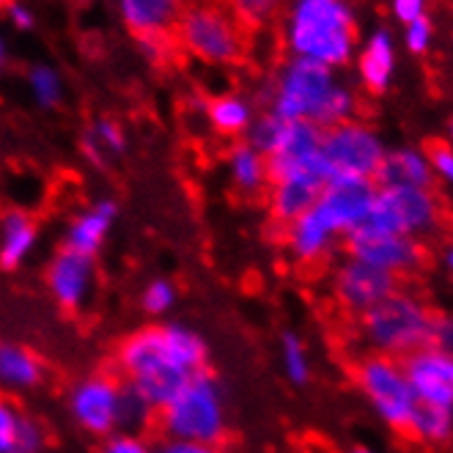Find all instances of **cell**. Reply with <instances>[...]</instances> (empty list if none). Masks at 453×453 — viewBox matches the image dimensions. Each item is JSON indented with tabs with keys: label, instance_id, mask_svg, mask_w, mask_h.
Segmentation results:
<instances>
[{
	"label": "cell",
	"instance_id": "cell-41",
	"mask_svg": "<svg viewBox=\"0 0 453 453\" xmlns=\"http://www.w3.org/2000/svg\"><path fill=\"white\" fill-rule=\"evenodd\" d=\"M6 17L17 31H31L36 25V14L31 6H25L22 0H9L6 4Z\"/></svg>",
	"mask_w": 453,
	"mask_h": 453
},
{
	"label": "cell",
	"instance_id": "cell-4",
	"mask_svg": "<svg viewBox=\"0 0 453 453\" xmlns=\"http://www.w3.org/2000/svg\"><path fill=\"white\" fill-rule=\"evenodd\" d=\"M434 316L437 313L418 295L398 288L360 316V335L374 355L404 360L420 346H429Z\"/></svg>",
	"mask_w": 453,
	"mask_h": 453
},
{
	"label": "cell",
	"instance_id": "cell-34",
	"mask_svg": "<svg viewBox=\"0 0 453 453\" xmlns=\"http://www.w3.org/2000/svg\"><path fill=\"white\" fill-rule=\"evenodd\" d=\"M286 0H228V12L242 25H261L270 22Z\"/></svg>",
	"mask_w": 453,
	"mask_h": 453
},
{
	"label": "cell",
	"instance_id": "cell-37",
	"mask_svg": "<svg viewBox=\"0 0 453 453\" xmlns=\"http://www.w3.org/2000/svg\"><path fill=\"white\" fill-rule=\"evenodd\" d=\"M426 159H429V168L434 181L450 184L453 181V149L448 141H437L432 143V149L426 151Z\"/></svg>",
	"mask_w": 453,
	"mask_h": 453
},
{
	"label": "cell",
	"instance_id": "cell-29",
	"mask_svg": "<svg viewBox=\"0 0 453 453\" xmlns=\"http://www.w3.org/2000/svg\"><path fill=\"white\" fill-rule=\"evenodd\" d=\"M410 434H415L420 442L429 445H442L453 434V412L450 410H437V407H420L415 410L410 420Z\"/></svg>",
	"mask_w": 453,
	"mask_h": 453
},
{
	"label": "cell",
	"instance_id": "cell-23",
	"mask_svg": "<svg viewBox=\"0 0 453 453\" xmlns=\"http://www.w3.org/2000/svg\"><path fill=\"white\" fill-rule=\"evenodd\" d=\"M42 374L44 368L31 349H25L22 343L0 341V390L9 393L34 390L42 382Z\"/></svg>",
	"mask_w": 453,
	"mask_h": 453
},
{
	"label": "cell",
	"instance_id": "cell-44",
	"mask_svg": "<svg viewBox=\"0 0 453 453\" xmlns=\"http://www.w3.org/2000/svg\"><path fill=\"white\" fill-rule=\"evenodd\" d=\"M138 44H141V52H143V56L154 61V58L163 56V50H165V36H141Z\"/></svg>",
	"mask_w": 453,
	"mask_h": 453
},
{
	"label": "cell",
	"instance_id": "cell-2",
	"mask_svg": "<svg viewBox=\"0 0 453 453\" xmlns=\"http://www.w3.org/2000/svg\"><path fill=\"white\" fill-rule=\"evenodd\" d=\"M280 42L288 58L341 72L352 66L360 47L357 9L352 0H286Z\"/></svg>",
	"mask_w": 453,
	"mask_h": 453
},
{
	"label": "cell",
	"instance_id": "cell-25",
	"mask_svg": "<svg viewBox=\"0 0 453 453\" xmlns=\"http://www.w3.org/2000/svg\"><path fill=\"white\" fill-rule=\"evenodd\" d=\"M228 176H231V184L245 196H256L261 190L270 188V173H266V157L258 154L253 146H248L245 141L236 143L231 151H228Z\"/></svg>",
	"mask_w": 453,
	"mask_h": 453
},
{
	"label": "cell",
	"instance_id": "cell-28",
	"mask_svg": "<svg viewBox=\"0 0 453 453\" xmlns=\"http://www.w3.org/2000/svg\"><path fill=\"white\" fill-rule=\"evenodd\" d=\"M157 410L129 382L119 385V410H116V434H135L146 432L154 423Z\"/></svg>",
	"mask_w": 453,
	"mask_h": 453
},
{
	"label": "cell",
	"instance_id": "cell-13",
	"mask_svg": "<svg viewBox=\"0 0 453 453\" xmlns=\"http://www.w3.org/2000/svg\"><path fill=\"white\" fill-rule=\"evenodd\" d=\"M404 377L420 407L453 412V355L437 346H420L402 360Z\"/></svg>",
	"mask_w": 453,
	"mask_h": 453
},
{
	"label": "cell",
	"instance_id": "cell-22",
	"mask_svg": "<svg viewBox=\"0 0 453 453\" xmlns=\"http://www.w3.org/2000/svg\"><path fill=\"white\" fill-rule=\"evenodd\" d=\"M39 245V228L36 223L19 209L6 211L0 218V266L4 270H17Z\"/></svg>",
	"mask_w": 453,
	"mask_h": 453
},
{
	"label": "cell",
	"instance_id": "cell-12",
	"mask_svg": "<svg viewBox=\"0 0 453 453\" xmlns=\"http://www.w3.org/2000/svg\"><path fill=\"white\" fill-rule=\"evenodd\" d=\"M398 288H402V280L395 275L382 273L355 256H343L333 273V295L338 305L357 319L382 300H388Z\"/></svg>",
	"mask_w": 453,
	"mask_h": 453
},
{
	"label": "cell",
	"instance_id": "cell-18",
	"mask_svg": "<svg viewBox=\"0 0 453 453\" xmlns=\"http://www.w3.org/2000/svg\"><path fill=\"white\" fill-rule=\"evenodd\" d=\"M116 215H119V206L111 198L94 201L83 211H77L64 231V250H74V253L94 258L104 248V242H108V234L113 231Z\"/></svg>",
	"mask_w": 453,
	"mask_h": 453
},
{
	"label": "cell",
	"instance_id": "cell-36",
	"mask_svg": "<svg viewBox=\"0 0 453 453\" xmlns=\"http://www.w3.org/2000/svg\"><path fill=\"white\" fill-rule=\"evenodd\" d=\"M22 412L0 395V453H17V434L22 426Z\"/></svg>",
	"mask_w": 453,
	"mask_h": 453
},
{
	"label": "cell",
	"instance_id": "cell-19",
	"mask_svg": "<svg viewBox=\"0 0 453 453\" xmlns=\"http://www.w3.org/2000/svg\"><path fill=\"white\" fill-rule=\"evenodd\" d=\"M377 188H434V176L429 168L426 151L418 146H395L385 151L382 165L374 176Z\"/></svg>",
	"mask_w": 453,
	"mask_h": 453
},
{
	"label": "cell",
	"instance_id": "cell-31",
	"mask_svg": "<svg viewBox=\"0 0 453 453\" xmlns=\"http://www.w3.org/2000/svg\"><path fill=\"white\" fill-rule=\"evenodd\" d=\"M280 365L291 385H305L311 380V355L297 333L280 335Z\"/></svg>",
	"mask_w": 453,
	"mask_h": 453
},
{
	"label": "cell",
	"instance_id": "cell-21",
	"mask_svg": "<svg viewBox=\"0 0 453 453\" xmlns=\"http://www.w3.org/2000/svg\"><path fill=\"white\" fill-rule=\"evenodd\" d=\"M341 239L308 209L295 223L286 226V248L300 264H316L333 256Z\"/></svg>",
	"mask_w": 453,
	"mask_h": 453
},
{
	"label": "cell",
	"instance_id": "cell-42",
	"mask_svg": "<svg viewBox=\"0 0 453 453\" xmlns=\"http://www.w3.org/2000/svg\"><path fill=\"white\" fill-rule=\"evenodd\" d=\"M429 343L437 346V349H442V352L453 349V322H450V316H434Z\"/></svg>",
	"mask_w": 453,
	"mask_h": 453
},
{
	"label": "cell",
	"instance_id": "cell-32",
	"mask_svg": "<svg viewBox=\"0 0 453 453\" xmlns=\"http://www.w3.org/2000/svg\"><path fill=\"white\" fill-rule=\"evenodd\" d=\"M283 129H286V121L278 119L275 113H270V111L256 113L253 124H250L248 132H245V143L253 146L258 154L270 157V154L278 149L280 138H283Z\"/></svg>",
	"mask_w": 453,
	"mask_h": 453
},
{
	"label": "cell",
	"instance_id": "cell-35",
	"mask_svg": "<svg viewBox=\"0 0 453 453\" xmlns=\"http://www.w3.org/2000/svg\"><path fill=\"white\" fill-rule=\"evenodd\" d=\"M434 39H437V25L432 22V17H420V19L404 25L402 42L410 56H426V52H432Z\"/></svg>",
	"mask_w": 453,
	"mask_h": 453
},
{
	"label": "cell",
	"instance_id": "cell-27",
	"mask_svg": "<svg viewBox=\"0 0 453 453\" xmlns=\"http://www.w3.org/2000/svg\"><path fill=\"white\" fill-rule=\"evenodd\" d=\"M127 151V135L113 119H96L83 135V154L91 165L102 168L108 159Z\"/></svg>",
	"mask_w": 453,
	"mask_h": 453
},
{
	"label": "cell",
	"instance_id": "cell-45",
	"mask_svg": "<svg viewBox=\"0 0 453 453\" xmlns=\"http://www.w3.org/2000/svg\"><path fill=\"white\" fill-rule=\"evenodd\" d=\"M442 270H445V273L453 270V248H450V245L442 248Z\"/></svg>",
	"mask_w": 453,
	"mask_h": 453
},
{
	"label": "cell",
	"instance_id": "cell-30",
	"mask_svg": "<svg viewBox=\"0 0 453 453\" xmlns=\"http://www.w3.org/2000/svg\"><path fill=\"white\" fill-rule=\"evenodd\" d=\"M28 91L34 96V102L44 111H52L58 108L64 102V94H66V86H64V77L56 66L50 64H36L31 66L28 72Z\"/></svg>",
	"mask_w": 453,
	"mask_h": 453
},
{
	"label": "cell",
	"instance_id": "cell-39",
	"mask_svg": "<svg viewBox=\"0 0 453 453\" xmlns=\"http://www.w3.org/2000/svg\"><path fill=\"white\" fill-rule=\"evenodd\" d=\"M390 17L402 25H410L420 17H429V0H388Z\"/></svg>",
	"mask_w": 453,
	"mask_h": 453
},
{
	"label": "cell",
	"instance_id": "cell-1",
	"mask_svg": "<svg viewBox=\"0 0 453 453\" xmlns=\"http://www.w3.org/2000/svg\"><path fill=\"white\" fill-rule=\"evenodd\" d=\"M206 341L181 322L151 325L124 338L116 363L127 382L159 412L206 365Z\"/></svg>",
	"mask_w": 453,
	"mask_h": 453
},
{
	"label": "cell",
	"instance_id": "cell-48",
	"mask_svg": "<svg viewBox=\"0 0 453 453\" xmlns=\"http://www.w3.org/2000/svg\"><path fill=\"white\" fill-rule=\"evenodd\" d=\"M0 4H4V6H6V4H9V0H0Z\"/></svg>",
	"mask_w": 453,
	"mask_h": 453
},
{
	"label": "cell",
	"instance_id": "cell-26",
	"mask_svg": "<svg viewBox=\"0 0 453 453\" xmlns=\"http://www.w3.org/2000/svg\"><path fill=\"white\" fill-rule=\"evenodd\" d=\"M316 196H319L316 188H308V184H300V181H273L266 203H270L273 220L280 226H288L300 215H305V211L313 206Z\"/></svg>",
	"mask_w": 453,
	"mask_h": 453
},
{
	"label": "cell",
	"instance_id": "cell-43",
	"mask_svg": "<svg viewBox=\"0 0 453 453\" xmlns=\"http://www.w3.org/2000/svg\"><path fill=\"white\" fill-rule=\"evenodd\" d=\"M154 453H220V448L203 442H188V440H165L154 448Z\"/></svg>",
	"mask_w": 453,
	"mask_h": 453
},
{
	"label": "cell",
	"instance_id": "cell-11",
	"mask_svg": "<svg viewBox=\"0 0 453 453\" xmlns=\"http://www.w3.org/2000/svg\"><path fill=\"white\" fill-rule=\"evenodd\" d=\"M374 198H377L374 181L333 176L325 188L319 190L311 211L343 242L346 236L355 234L363 226L371 206H374Z\"/></svg>",
	"mask_w": 453,
	"mask_h": 453
},
{
	"label": "cell",
	"instance_id": "cell-14",
	"mask_svg": "<svg viewBox=\"0 0 453 453\" xmlns=\"http://www.w3.org/2000/svg\"><path fill=\"white\" fill-rule=\"evenodd\" d=\"M346 256H355L371 266H377L382 273L395 275L398 280L420 270L423 264V242L410 236H395V234H349L343 239Z\"/></svg>",
	"mask_w": 453,
	"mask_h": 453
},
{
	"label": "cell",
	"instance_id": "cell-9",
	"mask_svg": "<svg viewBox=\"0 0 453 453\" xmlns=\"http://www.w3.org/2000/svg\"><path fill=\"white\" fill-rule=\"evenodd\" d=\"M388 143L380 132L365 121H343L330 129H322V157L330 168V176H349L374 181Z\"/></svg>",
	"mask_w": 453,
	"mask_h": 453
},
{
	"label": "cell",
	"instance_id": "cell-15",
	"mask_svg": "<svg viewBox=\"0 0 453 453\" xmlns=\"http://www.w3.org/2000/svg\"><path fill=\"white\" fill-rule=\"evenodd\" d=\"M119 385L113 377H88L80 380L69 393V412L83 432L94 437L116 434V410H119Z\"/></svg>",
	"mask_w": 453,
	"mask_h": 453
},
{
	"label": "cell",
	"instance_id": "cell-47",
	"mask_svg": "<svg viewBox=\"0 0 453 453\" xmlns=\"http://www.w3.org/2000/svg\"><path fill=\"white\" fill-rule=\"evenodd\" d=\"M349 453H377V450H371V448H365V445H355Z\"/></svg>",
	"mask_w": 453,
	"mask_h": 453
},
{
	"label": "cell",
	"instance_id": "cell-24",
	"mask_svg": "<svg viewBox=\"0 0 453 453\" xmlns=\"http://www.w3.org/2000/svg\"><path fill=\"white\" fill-rule=\"evenodd\" d=\"M206 119L211 129L223 138H245L256 119V104L245 94H220L206 104Z\"/></svg>",
	"mask_w": 453,
	"mask_h": 453
},
{
	"label": "cell",
	"instance_id": "cell-3",
	"mask_svg": "<svg viewBox=\"0 0 453 453\" xmlns=\"http://www.w3.org/2000/svg\"><path fill=\"white\" fill-rule=\"evenodd\" d=\"M266 111L283 121H308L319 129L352 121L357 113V94L322 64L286 58L266 91Z\"/></svg>",
	"mask_w": 453,
	"mask_h": 453
},
{
	"label": "cell",
	"instance_id": "cell-6",
	"mask_svg": "<svg viewBox=\"0 0 453 453\" xmlns=\"http://www.w3.org/2000/svg\"><path fill=\"white\" fill-rule=\"evenodd\" d=\"M173 31L184 52L211 66H234L248 52L245 25L211 0H198L181 9Z\"/></svg>",
	"mask_w": 453,
	"mask_h": 453
},
{
	"label": "cell",
	"instance_id": "cell-16",
	"mask_svg": "<svg viewBox=\"0 0 453 453\" xmlns=\"http://www.w3.org/2000/svg\"><path fill=\"white\" fill-rule=\"evenodd\" d=\"M96 286V261L91 256L61 250L47 266V291L61 308L80 311L88 305Z\"/></svg>",
	"mask_w": 453,
	"mask_h": 453
},
{
	"label": "cell",
	"instance_id": "cell-7",
	"mask_svg": "<svg viewBox=\"0 0 453 453\" xmlns=\"http://www.w3.org/2000/svg\"><path fill=\"white\" fill-rule=\"evenodd\" d=\"M445 206L437 190L423 188H377L374 206L357 228L360 234H395L426 242L442 231Z\"/></svg>",
	"mask_w": 453,
	"mask_h": 453
},
{
	"label": "cell",
	"instance_id": "cell-20",
	"mask_svg": "<svg viewBox=\"0 0 453 453\" xmlns=\"http://www.w3.org/2000/svg\"><path fill=\"white\" fill-rule=\"evenodd\" d=\"M116 12L127 31L141 36H165L181 12V0H116Z\"/></svg>",
	"mask_w": 453,
	"mask_h": 453
},
{
	"label": "cell",
	"instance_id": "cell-46",
	"mask_svg": "<svg viewBox=\"0 0 453 453\" xmlns=\"http://www.w3.org/2000/svg\"><path fill=\"white\" fill-rule=\"evenodd\" d=\"M4 66H6V44L0 39V72H4Z\"/></svg>",
	"mask_w": 453,
	"mask_h": 453
},
{
	"label": "cell",
	"instance_id": "cell-5",
	"mask_svg": "<svg viewBox=\"0 0 453 453\" xmlns=\"http://www.w3.org/2000/svg\"><path fill=\"white\" fill-rule=\"evenodd\" d=\"M157 418L168 440L220 445L228 432L226 390L203 368L181 385V390L157 412Z\"/></svg>",
	"mask_w": 453,
	"mask_h": 453
},
{
	"label": "cell",
	"instance_id": "cell-33",
	"mask_svg": "<svg viewBox=\"0 0 453 453\" xmlns=\"http://www.w3.org/2000/svg\"><path fill=\"white\" fill-rule=\"evenodd\" d=\"M176 297H179V291H176L173 280H168V278H154V280L143 288V295H141V308H143L149 316H165V313L173 311Z\"/></svg>",
	"mask_w": 453,
	"mask_h": 453
},
{
	"label": "cell",
	"instance_id": "cell-40",
	"mask_svg": "<svg viewBox=\"0 0 453 453\" xmlns=\"http://www.w3.org/2000/svg\"><path fill=\"white\" fill-rule=\"evenodd\" d=\"M104 453H154V448L135 434H111Z\"/></svg>",
	"mask_w": 453,
	"mask_h": 453
},
{
	"label": "cell",
	"instance_id": "cell-10",
	"mask_svg": "<svg viewBox=\"0 0 453 453\" xmlns=\"http://www.w3.org/2000/svg\"><path fill=\"white\" fill-rule=\"evenodd\" d=\"M266 173L273 181H300L322 190L333 179L322 157V129L308 121H286L278 149L266 157Z\"/></svg>",
	"mask_w": 453,
	"mask_h": 453
},
{
	"label": "cell",
	"instance_id": "cell-8",
	"mask_svg": "<svg viewBox=\"0 0 453 453\" xmlns=\"http://www.w3.org/2000/svg\"><path fill=\"white\" fill-rule=\"evenodd\" d=\"M355 382L374 415L395 432H407L418 402L404 377L402 360L368 355L355 368Z\"/></svg>",
	"mask_w": 453,
	"mask_h": 453
},
{
	"label": "cell",
	"instance_id": "cell-17",
	"mask_svg": "<svg viewBox=\"0 0 453 453\" xmlns=\"http://www.w3.org/2000/svg\"><path fill=\"white\" fill-rule=\"evenodd\" d=\"M355 72L368 94H385L398 72V44L390 28L380 25L355 52Z\"/></svg>",
	"mask_w": 453,
	"mask_h": 453
},
{
	"label": "cell",
	"instance_id": "cell-38",
	"mask_svg": "<svg viewBox=\"0 0 453 453\" xmlns=\"http://www.w3.org/2000/svg\"><path fill=\"white\" fill-rule=\"evenodd\" d=\"M47 442V434L42 429V423L25 415L22 426H19V434H17V453H42Z\"/></svg>",
	"mask_w": 453,
	"mask_h": 453
}]
</instances>
